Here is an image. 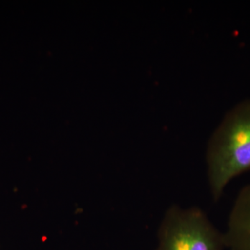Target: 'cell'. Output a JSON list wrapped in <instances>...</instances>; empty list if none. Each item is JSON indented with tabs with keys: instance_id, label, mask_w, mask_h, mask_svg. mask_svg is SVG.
Masks as SVG:
<instances>
[{
	"instance_id": "cell-1",
	"label": "cell",
	"mask_w": 250,
	"mask_h": 250,
	"mask_svg": "<svg viewBox=\"0 0 250 250\" xmlns=\"http://www.w3.org/2000/svg\"><path fill=\"white\" fill-rule=\"evenodd\" d=\"M206 163L212 200L218 202L233 179L250 171V99L223 117L208 140Z\"/></svg>"
},
{
	"instance_id": "cell-3",
	"label": "cell",
	"mask_w": 250,
	"mask_h": 250,
	"mask_svg": "<svg viewBox=\"0 0 250 250\" xmlns=\"http://www.w3.org/2000/svg\"><path fill=\"white\" fill-rule=\"evenodd\" d=\"M223 236L226 249L250 250V184L236 197Z\"/></svg>"
},
{
	"instance_id": "cell-2",
	"label": "cell",
	"mask_w": 250,
	"mask_h": 250,
	"mask_svg": "<svg viewBox=\"0 0 250 250\" xmlns=\"http://www.w3.org/2000/svg\"><path fill=\"white\" fill-rule=\"evenodd\" d=\"M155 250H225L223 233L197 207L171 205L161 220Z\"/></svg>"
}]
</instances>
